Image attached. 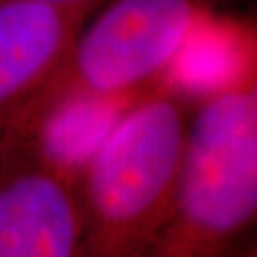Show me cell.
<instances>
[{
  "label": "cell",
  "mask_w": 257,
  "mask_h": 257,
  "mask_svg": "<svg viewBox=\"0 0 257 257\" xmlns=\"http://www.w3.org/2000/svg\"><path fill=\"white\" fill-rule=\"evenodd\" d=\"M217 0H105L65 62L35 97L60 92L131 94L157 89Z\"/></svg>",
  "instance_id": "3"
},
{
  "label": "cell",
  "mask_w": 257,
  "mask_h": 257,
  "mask_svg": "<svg viewBox=\"0 0 257 257\" xmlns=\"http://www.w3.org/2000/svg\"><path fill=\"white\" fill-rule=\"evenodd\" d=\"M79 182L0 142V257L84 255Z\"/></svg>",
  "instance_id": "4"
},
{
  "label": "cell",
  "mask_w": 257,
  "mask_h": 257,
  "mask_svg": "<svg viewBox=\"0 0 257 257\" xmlns=\"http://www.w3.org/2000/svg\"><path fill=\"white\" fill-rule=\"evenodd\" d=\"M152 90L156 89L131 94L74 90L35 97L5 128L0 142L27 149L79 182L85 166L120 117Z\"/></svg>",
  "instance_id": "6"
},
{
  "label": "cell",
  "mask_w": 257,
  "mask_h": 257,
  "mask_svg": "<svg viewBox=\"0 0 257 257\" xmlns=\"http://www.w3.org/2000/svg\"><path fill=\"white\" fill-rule=\"evenodd\" d=\"M187 125L186 97L167 82L120 117L79 181L82 254L151 255L176 205Z\"/></svg>",
  "instance_id": "1"
},
{
  "label": "cell",
  "mask_w": 257,
  "mask_h": 257,
  "mask_svg": "<svg viewBox=\"0 0 257 257\" xmlns=\"http://www.w3.org/2000/svg\"><path fill=\"white\" fill-rule=\"evenodd\" d=\"M105 0H0V136L54 79Z\"/></svg>",
  "instance_id": "5"
},
{
  "label": "cell",
  "mask_w": 257,
  "mask_h": 257,
  "mask_svg": "<svg viewBox=\"0 0 257 257\" xmlns=\"http://www.w3.org/2000/svg\"><path fill=\"white\" fill-rule=\"evenodd\" d=\"M35 2H47V4H72V2H80V0H35Z\"/></svg>",
  "instance_id": "7"
},
{
  "label": "cell",
  "mask_w": 257,
  "mask_h": 257,
  "mask_svg": "<svg viewBox=\"0 0 257 257\" xmlns=\"http://www.w3.org/2000/svg\"><path fill=\"white\" fill-rule=\"evenodd\" d=\"M257 215V84L250 62L189 117L176 205L157 257L227 254Z\"/></svg>",
  "instance_id": "2"
}]
</instances>
